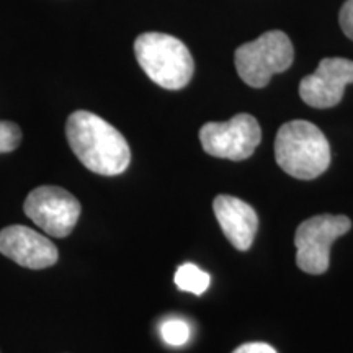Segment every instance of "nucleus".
Masks as SVG:
<instances>
[{
  "label": "nucleus",
  "instance_id": "nucleus-5",
  "mask_svg": "<svg viewBox=\"0 0 353 353\" xmlns=\"http://www.w3.org/2000/svg\"><path fill=\"white\" fill-rule=\"evenodd\" d=\"M352 229V221L347 216L319 214L299 224L294 245H296V265L299 270L321 275L327 272L330 263V247L339 237Z\"/></svg>",
  "mask_w": 353,
  "mask_h": 353
},
{
  "label": "nucleus",
  "instance_id": "nucleus-14",
  "mask_svg": "<svg viewBox=\"0 0 353 353\" xmlns=\"http://www.w3.org/2000/svg\"><path fill=\"white\" fill-rule=\"evenodd\" d=\"M339 21H341L343 33L353 41V0H347L343 3L339 13Z\"/></svg>",
  "mask_w": 353,
  "mask_h": 353
},
{
  "label": "nucleus",
  "instance_id": "nucleus-4",
  "mask_svg": "<svg viewBox=\"0 0 353 353\" xmlns=\"http://www.w3.org/2000/svg\"><path fill=\"white\" fill-rule=\"evenodd\" d=\"M293 59L291 39L280 30L263 33L254 41L242 44L234 52L237 74L247 85L254 88L268 85L272 76L290 69Z\"/></svg>",
  "mask_w": 353,
  "mask_h": 353
},
{
  "label": "nucleus",
  "instance_id": "nucleus-6",
  "mask_svg": "<svg viewBox=\"0 0 353 353\" xmlns=\"http://www.w3.org/2000/svg\"><path fill=\"white\" fill-rule=\"evenodd\" d=\"M23 211L39 229L51 237H68L81 218V203L68 190L43 185L28 193Z\"/></svg>",
  "mask_w": 353,
  "mask_h": 353
},
{
  "label": "nucleus",
  "instance_id": "nucleus-9",
  "mask_svg": "<svg viewBox=\"0 0 353 353\" xmlns=\"http://www.w3.org/2000/svg\"><path fill=\"white\" fill-rule=\"evenodd\" d=\"M0 254L30 270L50 268L59 259L54 242L21 224H12L0 231Z\"/></svg>",
  "mask_w": 353,
  "mask_h": 353
},
{
  "label": "nucleus",
  "instance_id": "nucleus-7",
  "mask_svg": "<svg viewBox=\"0 0 353 353\" xmlns=\"http://www.w3.org/2000/svg\"><path fill=\"white\" fill-rule=\"evenodd\" d=\"M262 141V130L252 114L239 113L229 121L206 123L200 130L203 151L213 157L245 161Z\"/></svg>",
  "mask_w": 353,
  "mask_h": 353
},
{
  "label": "nucleus",
  "instance_id": "nucleus-11",
  "mask_svg": "<svg viewBox=\"0 0 353 353\" xmlns=\"http://www.w3.org/2000/svg\"><path fill=\"white\" fill-rule=\"evenodd\" d=\"M174 280L180 290L196 294V296L205 293L211 283V276L206 272H203L200 267H196L195 263L180 265L176 268Z\"/></svg>",
  "mask_w": 353,
  "mask_h": 353
},
{
  "label": "nucleus",
  "instance_id": "nucleus-10",
  "mask_svg": "<svg viewBox=\"0 0 353 353\" xmlns=\"http://www.w3.org/2000/svg\"><path fill=\"white\" fill-rule=\"evenodd\" d=\"M213 211L221 231L237 250H249L259 229L257 213L241 198L219 195L213 201Z\"/></svg>",
  "mask_w": 353,
  "mask_h": 353
},
{
  "label": "nucleus",
  "instance_id": "nucleus-8",
  "mask_svg": "<svg viewBox=\"0 0 353 353\" xmlns=\"http://www.w3.org/2000/svg\"><path fill=\"white\" fill-rule=\"evenodd\" d=\"M348 83H353V61L325 57L316 72L299 83V97L312 108H332L342 101Z\"/></svg>",
  "mask_w": 353,
  "mask_h": 353
},
{
  "label": "nucleus",
  "instance_id": "nucleus-15",
  "mask_svg": "<svg viewBox=\"0 0 353 353\" xmlns=\"http://www.w3.org/2000/svg\"><path fill=\"white\" fill-rule=\"evenodd\" d=\"M232 353H276V350L272 345H268V343L249 342L242 343V345L237 347Z\"/></svg>",
  "mask_w": 353,
  "mask_h": 353
},
{
  "label": "nucleus",
  "instance_id": "nucleus-1",
  "mask_svg": "<svg viewBox=\"0 0 353 353\" xmlns=\"http://www.w3.org/2000/svg\"><path fill=\"white\" fill-rule=\"evenodd\" d=\"M65 138L76 157L94 174L114 176L130 167L131 149L125 136L99 114L85 110L70 113Z\"/></svg>",
  "mask_w": 353,
  "mask_h": 353
},
{
  "label": "nucleus",
  "instance_id": "nucleus-3",
  "mask_svg": "<svg viewBox=\"0 0 353 353\" xmlns=\"http://www.w3.org/2000/svg\"><path fill=\"white\" fill-rule=\"evenodd\" d=\"M136 59L145 76L159 87L180 90L192 81L195 63L188 48L165 33H143L134 41Z\"/></svg>",
  "mask_w": 353,
  "mask_h": 353
},
{
  "label": "nucleus",
  "instance_id": "nucleus-2",
  "mask_svg": "<svg viewBox=\"0 0 353 353\" xmlns=\"http://www.w3.org/2000/svg\"><path fill=\"white\" fill-rule=\"evenodd\" d=\"M275 159L286 174L312 180L330 165V145L319 128L306 120L285 123L275 138Z\"/></svg>",
  "mask_w": 353,
  "mask_h": 353
},
{
  "label": "nucleus",
  "instance_id": "nucleus-12",
  "mask_svg": "<svg viewBox=\"0 0 353 353\" xmlns=\"http://www.w3.org/2000/svg\"><path fill=\"white\" fill-rule=\"evenodd\" d=\"M161 335L172 347H182L190 339V325L182 319H167L161 324Z\"/></svg>",
  "mask_w": 353,
  "mask_h": 353
},
{
  "label": "nucleus",
  "instance_id": "nucleus-13",
  "mask_svg": "<svg viewBox=\"0 0 353 353\" xmlns=\"http://www.w3.org/2000/svg\"><path fill=\"white\" fill-rule=\"evenodd\" d=\"M20 126L13 121H0V154L13 152L21 144Z\"/></svg>",
  "mask_w": 353,
  "mask_h": 353
}]
</instances>
